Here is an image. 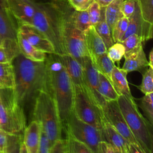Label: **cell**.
Returning a JSON list of instances; mask_svg holds the SVG:
<instances>
[{
	"label": "cell",
	"mask_w": 153,
	"mask_h": 153,
	"mask_svg": "<svg viewBox=\"0 0 153 153\" xmlns=\"http://www.w3.org/2000/svg\"><path fill=\"white\" fill-rule=\"evenodd\" d=\"M71 18L74 26L84 32L92 26L87 10L76 11L74 10L71 13Z\"/></svg>",
	"instance_id": "cell-29"
},
{
	"label": "cell",
	"mask_w": 153,
	"mask_h": 153,
	"mask_svg": "<svg viewBox=\"0 0 153 153\" xmlns=\"http://www.w3.org/2000/svg\"><path fill=\"white\" fill-rule=\"evenodd\" d=\"M144 20L153 24V0H136Z\"/></svg>",
	"instance_id": "cell-34"
},
{
	"label": "cell",
	"mask_w": 153,
	"mask_h": 153,
	"mask_svg": "<svg viewBox=\"0 0 153 153\" xmlns=\"http://www.w3.org/2000/svg\"><path fill=\"white\" fill-rule=\"evenodd\" d=\"M127 75V72L125 70L115 65L111 73L110 80L115 91L120 96L122 95L128 98L134 99L128 84Z\"/></svg>",
	"instance_id": "cell-20"
},
{
	"label": "cell",
	"mask_w": 153,
	"mask_h": 153,
	"mask_svg": "<svg viewBox=\"0 0 153 153\" xmlns=\"http://www.w3.org/2000/svg\"><path fill=\"white\" fill-rule=\"evenodd\" d=\"M35 13L32 24L52 43L55 53H66L62 37V22L63 8L53 1L47 2L34 1Z\"/></svg>",
	"instance_id": "cell-3"
},
{
	"label": "cell",
	"mask_w": 153,
	"mask_h": 153,
	"mask_svg": "<svg viewBox=\"0 0 153 153\" xmlns=\"http://www.w3.org/2000/svg\"><path fill=\"white\" fill-rule=\"evenodd\" d=\"M148 66V60L142 48L137 53L125 57L122 69L127 73L132 71H142Z\"/></svg>",
	"instance_id": "cell-22"
},
{
	"label": "cell",
	"mask_w": 153,
	"mask_h": 153,
	"mask_svg": "<svg viewBox=\"0 0 153 153\" xmlns=\"http://www.w3.org/2000/svg\"><path fill=\"white\" fill-rule=\"evenodd\" d=\"M52 143L46 133L42 130L41 131L38 153H50Z\"/></svg>",
	"instance_id": "cell-37"
},
{
	"label": "cell",
	"mask_w": 153,
	"mask_h": 153,
	"mask_svg": "<svg viewBox=\"0 0 153 153\" xmlns=\"http://www.w3.org/2000/svg\"><path fill=\"white\" fill-rule=\"evenodd\" d=\"M26 124L25 112L16 100L13 88L0 89V128L9 133L22 134Z\"/></svg>",
	"instance_id": "cell-6"
},
{
	"label": "cell",
	"mask_w": 153,
	"mask_h": 153,
	"mask_svg": "<svg viewBox=\"0 0 153 153\" xmlns=\"http://www.w3.org/2000/svg\"><path fill=\"white\" fill-rule=\"evenodd\" d=\"M128 153H145L142 147L138 143H129L128 146Z\"/></svg>",
	"instance_id": "cell-43"
},
{
	"label": "cell",
	"mask_w": 153,
	"mask_h": 153,
	"mask_svg": "<svg viewBox=\"0 0 153 153\" xmlns=\"http://www.w3.org/2000/svg\"><path fill=\"white\" fill-rule=\"evenodd\" d=\"M17 42L20 53L26 58L35 62L45 61L47 53L35 48L18 32Z\"/></svg>",
	"instance_id": "cell-21"
},
{
	"label": "cell",
	"mask_w": 153,
	"mask_h": 153,
	"mask_svg": "<svg viewBox=\"0 0 153 153\" xmlns=\"http://www.w3.org/2000/svg\"><path fill=\"white\" fill-rule=\"evenodd\" d=\"M59 56L73 85L84 87V74L82 65L75 58L67 53L59 54Z\"/></svg>",
	"instance_id": "cell-17"
},
{
	"label": "cell",
	"mask_w": 153,
	"mask_h": 153,
	"mask_svg": "<svg viewBox=\"0 0 153 153\" xmlns=\"http://www.w3.org/2000/svg\"><path fill=\"white\" fill-rule=\"evenodd\" d=\"M139 105L143 111L146 119L153 125V93L145 94L139 99Z\"/></svg>",
	"instance_id": "cell-31"
},
{
	"label": "cell",
	"mask_w": 153,
	"mask_h": 153,
	"mask_svg": "<svg viewBox=\"0 0 153 153\" xmlns=\"http://www.w3.org/2000/svg\"><path fill=\"white\" fill-rule=\"evenodd\" d=\"M153 49H151V50L149 52V60H148V66L153 68Z\"/></svg>",
	"instance_id": "cell-45"
},
{
	"label": "cell",
	"mask_w": 153,
	"mask_h": 153,
	"mask_svg": "<svg viewBox=\"0 0 153 153\" xmlns=\"http://www.w3.org/2000/svg\"><path fill=\"white\" fill-rule=\"evenodd\" d=\"M33 1H35V0H33Z\"/></svg>",
	"instance_id": "cell-49"
},
{
	"label": "cell",
	"mask_w": 153,
	"mask_h": 153,
	"mask_svg": "<svg viewBox=\"0 0 153 153\" xmlns=\"http://www.w3.org/2000/svg\"><path fill=\"white\" fill-rule=\"evenodd\" d=\"M107 54L114 62H120L124 57L125 48L123 44L120 42H114L109 48L107 49Z\"/></svg>",
	"instance_id": "cell-35"
},
{
	"label": "cell",
	"mask_w": 153,
	"mask_h": 153,
	"mask_svg": "<svg viewBox=\"0 0 153 153\" xmlns=\"http://www.w3.org/2000/svg\"><path fill=\"white\" fill-rule=\"evenodd\" d=\"M107 120L130 143H138L130 131L117 100H108L102 109Z\"/></svg>",
	"instance_id": "cell-11"
},
{
	"label": "cell",
	"mask_w": 153,
	"mask_h": 153,
	"mask_svg": "<svg viewBox=\"0 0 153 153\" xmlns=\"http://www.w3.org/2000/svg\"><path fill=\"white\" fill-rule=\"evenodd\" d=\"M41 131V125L37 121L32 120L29 124L26 126L23 134V142L28 153H38Z\"/></svg>",
	"instance_id": "cell-18"
},
{
	"label": "cell",
	"mask_w": 153,
	"mask_h": 153,
	"mask_svg": "<svg viewBox=\"0 0 153 153\" xmlns=\"http://www.w3.org/2000/svg\"><path fill=\"white\" fill-rule=\"evenodd\" d=\"M68 153H93L92 150L84 142L74 137L66 131Z\"/></svg>",
	"instance_id": "cell-30"
},
{
	"label": "cell",
	"mask_w": 153,
	"mask_h": 153,
	"mask_svg": "<svg viewBox=\"0 0 153 153\" xmlns=\"http://www.w3.org/2000/svg\"><path fill=\"white\" fill-rule=\"evenodd\" d=\"M90 58L97 71L106 76L110 80L111 73L115 64L114 62L109 57L107 53Z\"/></svg>",
	"instance_id": "cell-25"
},
{
	"label": "cell",
	"mask_w": 153,
	"mask_h": 153,
	"mask_svg": "<svg viewBox=\"0 0 153 153\" xmlns=\"http://www.w3.org/2000/svg\"><path fill=\"white\" fill-rule=\"evenodd\" d=\"M1 42H2V41H1V39H0V44H1Z\"/></svg>",
	"instance_id": "cell-48"
},
{
	"label": "cell",
	"mask_w": 153,
	"mask_h": 153,
	"mask_svg": "<svg viewBox=\"0 0 153 153\" xmlns=\"http://www.w3.org/2000/svg\"><path fill=\"white\" fill-rule=\"evenodd\" d=\"M18 23L7 8L0 6V39L17 41Z\"/></svg>",
	"instance_id": "cell-15"
},
{
	"label": "cell",
	"mask_w": 153,
	"mask_h": 153,
	"mask_svg": "<svg viewBox=\"0 0 153 153\" xmlns=\"http://www.w3.org/2000/svg\"><path fill=\"white\" fill-rule=\"evenodd\" d=\"M74 137L85 143L93 151L97 153V146L105 140L102 130L79 120L72 111L64 128Z\"/></svg>",
	"instance_id": "cell-9"
},
{
	"label": "cell",
	"mask_w": 153,
	"mask_h": 153,
	"mask_svg": "<svg viewBox=\"0 0 153 153\" xmlns=\"http://www.w3.org/2000/svg\"><path fill=\"white\" fill-rule=\"evenodd\" d=\"M12 63L15 73L14 97L25 112L29 109L32 113L39 92L47 91L45 62L29 60L19 53Z\"/></svg>",
	"instance_id": "cell-1"
},
{
	"label": "cell",
	"mask_w": 153,
	"mask_h": 153,
	"mask_svg": "<svg viewBox=\"0 0 153 153\" xmlns=\"http://www.w3.org/2000/svg\"><path fill=\"white\" fill-rule=\"evenodd\" d=\"M18 33L37 49L47 54L55 53L54 46L51 41L32 25H20L18 27Z\"/></svg>",
	"instance_id": "cell-13"
},
{
	"label": "cell",
	"mask_w": 153,
	"mask_h": 153,
	"mask_svg": "<svg viewBox=\"0 0 153 153\" xmlns=\"http://www.w3.org/2000/svg\"><path fill=\"white\" fill-rule=\"evenodd\" d=\"M32 120L38 121L51 143L61 137L63 129L56 102L51 94L42 90L36 97L31 113Z\"/></svg>",
	"instance_id": "cell-5"
},
{
	"label": "cell",
	"mask_w": 153,
	"mask_h": 153,
	"mask_svg": "<svg viewBox=\"0 0 153 153\" xmlns=\"http://www.w3.org/2000/svg\"><path fill=\"white\" fill-rule=\"evenodd\" d=\"M138 88L144 94L153 93V68L149 67L145 69Z\"/></svg>",
	"instance_id": "cell-33"
},
{
	"label": "cell",
	"mask_w": 153,
	"mask_h": 153,
	"mask_svg": "<svg viewBox=\"0 0 153 153\" xmlns=\"http://www.w3.org/2000/svg\"><path fill=\"white\" fill-rule=\"evenodd\" d=\"M0 6L4 8H7V1L6 0H0Z\"/></svg>",
	"instance_id": "cell-47"
},
{
	"label": "cell",
	"mask_w": 153,
	"mask_h": 153,
	"mask_svg": "<svg viewBox=\"0 0 153 153\" xmlns=\"http://www.w3.org/2000/svg\"><path fill=\"white\" fill-rule=\"evenodd\" d=\"M99 90L102 97L106 100H117L119 94L115 91L111 81L104 75L99 72Z\"/></svg>",
	"instance_id": "cell-27"
},
{
	"label": "cell",
	"mask_w": 153,
	"mask_h": 153,
	"mask_svg": "<svg viewBox=\"0 0 153 153\" xmlns=\"http://www.w3.org/2000/svg\"><path fill=\"white\" fill-rule=\"evenodd\" d=\"M19 152L20 153H28L27 148H26L25 144L24 143V142L23 141L22 142V143L20 144V146Z\"/></svg>",
	"instance_id": "cell-46"
},
{
	"label": "cell",
	"mask_w": 153,
	"mask_h": 153,
	"mask_svg": "<svg viewBox=\"0 0 153 153\" xmlns=\"http://www.w3.org/2000/svg\"><path fill=\"white\" fill-rule=\"evenodd\" d=\"M136 0H123L121 4V11L123 16L129 18L133 13L136 7Z\"/></svg>",
	"instance_id": "cell-39"
},
{
	"label": "cell",
	"mask_w": 153,
	"mask_h": 153,
	"mask_svg": "<svg viewBox=\"0 0 153 153\" xmlns=\"http://www.w3.org/2000/svg\"><path fill=\"white\" fill-rule=\"evenodd\" d=\"M44 62L47 91L51 94L56 102L62 127L64 129L72 112L74 85L59 54H47Z\"/></svg>",
	"instance_id": "cell-2"
},
{
	"label": "cell",
	"mask_w": 153,
	"mask_h": 153,
	"mask_svg": "<svg viewBox=\"0 0 153 153\" xmlns=\"http://www.w3.org/2000/svg\"><path fill=\"white\" fill-rule=\"evenodd\" d=\"M128 23V18L123 17L115 24L111 30V34L114 42H121L127 31Z\"/></svg>",
	"instance_id": "cell-32"
},
{
	"label": "cell",
	"mask_w": 153,
	"mask_h": 153,
	"mask_svg": "<svg viewBox=\"0 0 153 153\" xmlns=\"http://www.w3.org/2000/svg\"><path fill=\"white\" fill-rule=\"evenodd\" d=\"M15 73L12 62L0 63V89L14 88Z\"/></svg>",
	"instance_id": "cell-24"
},
{
	"label": "cell",
	"mask_w": 153,
	"mask_h": 153,
	"mask_svg": "<svg viewBox=\"0 0 153 153\" xmlns=\"http://www.w3.org/2000/svg\"><path fill=\"white\" fill-rule=\"evenodd\" d=\"M96 2L100 7H106L109 4H111L114 0H94Z\"/></svg>",
	"instance_id": "cell-44"
},
{
	"label": "cell",
	"mask_w": 153,
	"mask_h": 153,
	"mask_svg": "<svg viewBox=\"0 0 153 153\" xmlns=\"http://www.w3.org/2000/svg\"><path fill=\"white\" fill-rule=\"evenodd\" d=\"M102 131L105 140L111 143L117 153H128V142L107 120L105 115L102 124Z\"/></svg>",
	"instance_id": "cell-16"
},
{
	"label": "cell",
	"mask_w": 153,
	"mask_h": 153,
	"mask_svg": "<svg viewBox=\"0 0 153 153\" xmlns=\"http://www.w3.org/2000/svg\"><path fill=\"white\" fill-rule=\"evenodd\" d=\"M128 19L127 29L121 41L132 34H136L140 36L143 42L152 38L153 24L143 20L137 1L134 11Z\"/></svg>",
	"instance_id": "cell-12"
},
{
	"label": "cell",
	"mask_w": 153,
	"mask_h": 153,
	"mask_svg": "<svg viewBox=\"0 0 153 153\" xmlns=\"http://www.w3.org/2000/svg\"><path fill=\"white\" fill-rule=\"evenodd\" d=\"M71 13L63 8L62 22V37L65 53L75 58L80 63L89 56L84 32L76 28L72 23Z\"/></svg>",
	"instance_id": "cell-8"
},
{
	"label": "cell",
	"mask_w": 153,
	"mask_h": 153,
	"mask_svg": "<svg viewBox=\"0 0 153 153\" xmlns=\"http://www.w3.org/2000/svg\"><path fill=\"white\" fill-rule=\"evenodd\" d=\"M142 39L136 34H132L126 38L121 42L125 48L124 57L138 53L142 48Z\"/></svg>",
	"instance_id": "cell-28"
},
{
	"label": "cell",
	"mask_w": 153,
	"mask_h": 153,
	"mask_svg": "<svg viewBox=\"0 0 153 153\" xmlns=\"http://www.w3.org/2000/svg\"><path fill=\"white\" fill-rule=\"evenodd\" d=\"M117 101L121 113L137 142L145 153H152V125L141 114L134 99L120 95Z\"/></svg>",
	"instance_id": "cell-4"
},
{
	"label": "cell",
	"mask_w": 153,
	"mask_h": 153,
	"mask_svg": "<svg viewBox=\"0 0 153 153\" xmlns=\"http://www.w3.org/2000/svg\"><path fill=\"white\" fill-rule=\"evenodd\" d=\"M81 64L83 68L84 87L93 101L102 109L105 106L106 100L100 93L99 72L94 66L89 56L84 57Z\"/></svg>",
	"instance_id": "cell-10"
},
{
	"label": "cell",
	"mask_w": 153,
	"mask_h": 153,
	"mask_svg": "<svg viewBox=\"0 0 153 153\" xmlns=\"http://www.w3.org/2000/svg\"><path fill=\"white\" fill-rule=\"evenodd\" d=\"M123 1V0H114L105 7V19L111 31L117 21L124 17L121 11Z\"/></svg>",
	"instance_id": "cell-23"
},
{
	"label": "cell",
	"mask_w": 153,
	"mask_h": 153,
	"mask_svg": "<svg viewBox=\"0 0 153 153\" xmlns=\"http://www.w3.org/2000/svg\"><path fill=\"white\" fill-rule=\"evenodd\" d=\"M9 133L0 128V153H7Z\"/></svg>",
	"instance_id": "cell-42"
},
{
	"label": "cell",
	"mask_w": 153,
	"mask_h": 153,
	"mask_svg": "<svg viewBox=\"0 0 153 153\" xmlns=\"http://www.w3.org/2000/svg\"><path fill=\"white\" fill-rule=\"evenodd\" d=\"M94 0H68L71 7L76 11L87 10Z\"/></svg>",
	"instance_id": "cell-40"
},
{
	"label": "cell",
	"mask_w": 153,
	"mask_h": 153,
	"mask_svg": "<svg viewBox=\"0 0 153 153\" xmlns=\"http://www.w3.org/2000/svg\"><path fill=\"white\" fill-rule=\"evenodd\" d=\"M87 11L91 25L94 26L100 19L101 7L96 2L94 1L88 7Z\"/></svg>",
	"instance_id": "cell-36"
},
{
	"label": "cell",
	"mask_w": 153,
	"mask_h": 153,
	"mask_svg": "<svg viewBox=\"0 0 153 153\" xmlns=\"http://www.w3.org/2000/svg\"><path fill=\"white\" fill-rule=\"evenodd\" d=\"M72 111L82 121L102 130L104 114L82 86L74 85Z\"/></svg>",
	"instance_id": "cell-7"
},
{
	"label": "cell",
	"mask_w": 153,
	"mask_h": 153,
	"mask_svg": "<svg viewBox=\"0 0 153 153\" xmlns=\"http://www.w3.org/2000/svg\"><path fill=\"white\" fill-rule=\"evenodd\" d=\"M84 34L86 46L90 57H94L106 53L107 48L93 26H91L84 32Z\"/></svg>",
	"instance_id": "cell-19"
},
{
	"label": "cell",
	"mask_w": 153,
	"mask_h": 153,
	"mask_svg": "<svg viewBox=\"0 0 153 153\" xmlns=\"http://www.w3.org/2000/svg\"><path fill=\"white\" fill-rule=\"evenodd\" d=\"M97 153H117V151L108 142L101 140L97 146Z\"/></svg>",
	"instance_id": "cell-41"
},
{
	"label": "cell",
	"mask_w": 153,
	"mask_h": 153,
	"mask_svg": "<svg viewBox=\"0 0 153 153\" xmlns=\"http://www.w3.org/2000/svg\"><path fill=\"white\" fill-rule=\"evenodd\" d=\"M50 153H68L66 138L56 139L52 144Z\"/></svg>",
	"instance_id": "cell-38"
},
{
	"label": "cell",
	"mask_w": 153,
	"mask_h": 153,
	"mask_svg": "<svg viewBox=\"0 0 153 153\" xmlns=\"http://www.w3.org/2000/svg\"><path fill=\"white\" fill-rule=\"evenodd\" d=\"M99 35L102 39L106 48H109L114 42L111 31L105 19V7H101V16L99 21L93 26Z\"/></svg>",
	"instance_id": "cell-26"
},
{
	"label": "cell",
	"mask_w": 153,
	"mask_h": 153,
	"mask_svg": "<svg viewBox=\"0 0 153 153\" xmlns=\"http://www.w3.org/2000/svg\"><path fill=\"white\" fill-rule=\"evenodd\" d=\"M7 8L18 25H31L35 11L33 0H6Z\"/></svg>",
	"instance_id": "cell-14"
}]
</instances>
